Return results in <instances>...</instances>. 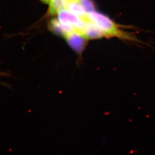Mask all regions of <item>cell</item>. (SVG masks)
<instances>
[{
	"mask_svg": "<svg viewBox=\"0 0 155 155\" xmlns=\"http://www.w3.org/2000/svg\"><path fill=\"white\" fill-rule=\"evenodd\" d=\"M83 21H88L98 27L105 33L106 36L125 37L121 31L108 17L103 14L96 12L95 11L88 12L87 15L84 18Z\"/></svg>",
	"mask_w": 155,
	"mask_h": 155,
	"instance_id": "obj_1",
	"label": "cell"
},
{
	"mask_svg": "<svg viewBox=\"0 0 155 155\" xmlns=\"http://www.w3.org/2000/svg\"><path fill=\"white\" fill-rule=\"evenodd\" d=\"M58 15L57 19L60 22L65 25L73 27L75 30L82 21V19L79 16L67 9L61 11Z\"/></svg>",
	"mask_w": 155,
	"mask_h": 155,
	"instance_id": "obj_2",
	"label": "cell"
},
{
	"mask_svg": "<svg viewBox=\"0 0 155 155\" xmlns=\"http://www.w3.org/2000/svg\"><path fill=\"white\" fill-rule=\"evenodd\" d=\"M65 38L71 46L78 52H80L83 49L87 39L82 34L77 31L72 32Z\"/></svg>",
	"mask_w": 155,
	"mask_h": 155,
	"instance_id": "obj_3",
	"label": "cell"
},
{
	"mask_svg": "<svg viewBox=\"0 0 155 155\" xmlns=\"http://www.w3.org/2000/svg\"><path fill=\"white\" fill-rule=\"evenodd\" d=\"M69 0H51L49 4L48 14L49 15H58L61 11L67 9Z\"/></svg>",
	"mask_w": 155,
	"mask_h": 155,
	"instance_id": "obj_4",
	"label": "cell"
},
{
	"mask_svg": "<svg viewBox=\"0 0 155 155\" xmlns=\"http://www.w3.org/2000/svg\"><path fill=\"white\" fill-rule=\"evenodd\" d=\"M66 9L73 12L81 19L85 17L88 13L80 2H70L68 4Z\"/></svg>",
	"mask_w": 155,
	"mask_h": 155,
	"instance_id": "obj_5",
	"label": "cell"
},
{
	"mask_svg": "<svg viewBox=\"0 0 155 155\" xmlns=\"http://www.w3.org/2000/svg\"><path fill=\"white\" fill-rule=\"evenodd\" d=\"M81 4L86 10L87 12H90L94 11V4L91 0H81L80 1Z\"/></svg>",
	"mask_w": 155,
	"mask_h": 155,
	"instance_id": "obj_6",
	"label": "cell"
},
{
	"mask_svg": "<svg viewBox=\"0 0 155 155\" xmlns=\"http://www.w3.org/2000/svg\"><path fill=\"white\" fill-rule=\"evenodd\" d=\"M39 1H40L42 3H45V4H49L51 0H39Z\"/></svg>",
	"mask_w": 155,
	"mask_h": 155,
	"instance_id": "obj_7",
	"label": "cell"
},
{
	"mask_svg": "<svg viewBox=\"0 0 155 155\" xmlns=\"http://www.w3.org/2000/svg\"><path fill=\"white\" fill-rule=\"evenodd\" d=\"M70 2H80L81 0H69Z\"/></svg>",
	"mask_w": 155,
	"mask_h": 155,
	"instance_id": "obj_8",
	"label": "cell"
}]
</instances>
